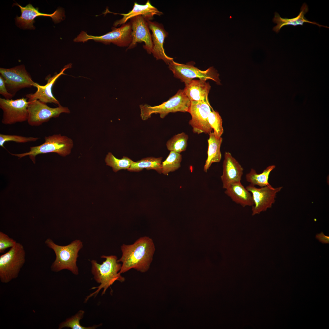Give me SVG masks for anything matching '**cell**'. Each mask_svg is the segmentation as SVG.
<instances>
[{
    "mask_svg": "<svg viewBox=\"0 0 329 329\" xmlns=\"http://www.w3.org/2000/svg\"><path fill=\"white\" fill-rule=\"evenodd\" d=\"M121 249L122 255L117 260L118 262L122 263L120 274L133 268L142 272L149 269L155 250L151 238L146 236L141 237L133 244H123Z\"/></svg>",
    "mask_w": 329,
    "mask_h": 329,
    "instance_id": "obj_1",
    "label": "cell"
},
{
    "mask_svg": "<svg viewBox=\"0 0 329 329\" xmlns=\"http://www.w3.org/2000/svg\"><path fill=\"white\" fill-rule=\"evenodd\" d=\"M101 258L106 259L101 264H98L94 260H92L91 261V273L94 280L99 283L100 285L92 288V289H97L86 297L85 302H87L89 298L94 295L96 296L102 289L103 290L101 295L104 294L108 288L115 281H118L121 282L125 281L124 278L119 273L122 265L117 262V257L116 256L103 255L101 256Z\"/></svg>",
    "mask_w": 329,
    "mask_h": 329,
    "instance_id": "obj_2",
    "label": "cell"
},
{
    "mask_svg": "<svg viewBox=\"0 0 329 329\" xmlns=\"http://www.w3.org/2000/svg\"><path fill=\"white\" fill-rule=\"evenodd\" d=\"M45 243L54 251L56 255L55 259L51 266L52 271L58 272L66 269L74 274H78L76 263L78 253L83 247L82 242L80 240H76L67 245L61 246L56 244L51 239L48 238Z\"/></svg>",
    "mask_w": 329,
    "mask_h": 329,
    "instance_id": "obj_3",
    "label": "cell"
},
{
    "mask_svg": "<svg viewBox=\"0 0 329 329\" xmlns=\"http://www.w3.org/2000/svg\"><path fill=\"white\" fill-rule=\"evenodd\" d=\"M44 142L40 145L30 147L29 151L27 152L19 154L10 153L12 156L17 157L19 159L29 156L34 164L36 162V157L41 154L55 153L59 155L65 157L71 152L73 146V142L71 138L60 134H55L45 136Z\"/></svg>",
    "mask_w": 329,
    "mask_h": 329,
    "instance_id": "obj_4",
    "label": "cell"
},
{
    "mask_svg": "<svg viewBox=\"0 0 329 329\" xmlns=\"http://www.w3.org/2000/svg\"><path fill=\"white\" fill-rule=\"evenodd\" d=\"M190 104L191 101L183 90L180 89L168 101L158 105H140V116L143 120H146L154 114H159L160 117L163 119L170 113L189 112Z\"/></svg>",
    "mask_w": 329,
    "mask_h": 329,
    "instance_id": "obj_5",
    "label": "cell"
},
{
    "mask_svg": "<svg viewBox=\"0 0 329 329\" xmlns=\"http://www.w3.org/2000/svg\"><path fill=\"white\" fill-rule=\"evenodd\" d=\"M26 253L23 245L17 242L0 256V280L6 283L18 277L25 263Z\"/></svg>",
    "mask_w": 329,
    "mask_h": 329,
    "instance_id": "obj_6",
    "label": "cell"
},
{
    "mask_svg": "<svg viewBox=\"0 0 329 329\" xmlns=\"http://www.w3.org/2000/svg\"><path fill=\"white\" fill-rule=\"evenodd\" d=\"M132 31L131 23L129 22L122 24L119 28L112 27L111 31L101 36L89 35L82 31L74 39V41L84 43L92 40L106 44L112 43L119 47H128L132 40Z\"/></svg>",
    "mask_w": 329,
    "mask_h": 329,
    "instance_id": "obj_7",
    "label": "cell"
},
{
    "mask_svg": "<svg viewBox=\"0 0 329 329\" xmlns=\"http://www.w3.org/2000/svg\"><path fill=\"white\" fill-rule=\"evenodd\" d=\"M28 102L27 121L31 126H39L52 118L58 117L62 113H70L68 107L61 105L57 107L52 108L39 100Z\"/></svg>",
    "mask_w": 329,
    "mask_h": 329,
    "instance_id": "obj_8",
    "label": "cell"
},
{
    "mask_svg": "<svg viewBox=\"0 0 329 329\" xmlns=\"http://www.w3.org/2000/svg\"><path fill=\"white\" fill-rule=\"evenodd\" d=\"M0 73L5 80L8 91L13 96L20 89L35 87L37 84L32 80L23 65L9 69L0 68Z\"/></svg>",
    "mask_w": 329,
    "mask_h": 329,
    "instance_id": "obj_9",
    "label": "cell"
},
{
    "mask_svg": "<svg viewBox=\"0 0 329 329\" xmlns=\"http://www.w3.org/2000/svg\"><path fill=\"white\" fill-rule=\"evenodd\" d=\"M168 65L169 68L172 72L174 76L179 79L185 84L194 78L205 80H211L217 83H220L218 74L213 67L203 71L192 64L179 63L175 62L174 60Z\"/></svg>",
    "mask_w": 329,
    "mask_h": 329,
    "instance_id": "obj_10",
    "label": "cell"
},
{
    "mask_svg": "<svg viewBox=\"0 0 329 329\" xmlns=\"http://www.w3.org/2000/svg\"><path fill=\"white\" fill-rule=\"evenodd\" d=\"M29 102L23 97L13 100L0 98V108L3 111L2 124L10 125L27 121Z\"/></svg>",
    "mask_w": 329,
    "mask_h": 329,
    "instance_id": "obj_11",
    "label": "cell"
},
{
    "mask_svg": "<svg viewBox=\"0 0 329 329\" xmlns=\"http://www.w3.org/2000/svg\"><path fill=\"white\" fill-rule=\"evenodd\" d=\"M213 109L210 103L203 101H192L189 112L191 119L189 123L193 129L194 133H202L209 134L212 129L208 120L210 113Z\"/></svg>",
    "mask_w": 329,
    "mask_h": 329,
    "instance_id": "obj_12",
    "label": "cell"
},
{
    "mask_svg": "<svg viewBox=\"0 0 329 329\" xmlns=\"http://www.w3.org/2000/svg\"><path fill=\"white\" fill-rule=\"evenodd\" d=\"M282 187L274 188L271 185L257 188L249 184L246 189L252 194L254 204L252 208V215L259 214L271 207L275 202L276 194Z\"/></svg>",
    "mask_w": 329,
    "mask_h": 329,
    "instance_id": "obj_13",
    "label": "cell"
},
{
    "mask_svg": "<svg viewBox=\"0 0 329 329\" xmlns=\"http://www.w3.org/2000/svg\"><path fill=\"white\" fill-rule=\"evenodd\" d=\"M130 22L131 26L132 40L126 50L133 48L136 46L138 43L143 42L145 45L143 46V48L147 53L151 54L153 44L147 20L142 16L139 15L131 18Z\"/></svg>",
    "mask_w": 329,
    "mask_h": 329,
    "instance_id": "obj_14",
    "label": "cell"
},
{
    "mask_svg": "<svg viewBox=\"0 0 329 329\" xmlns=\"http://www.w3.org/2000/svg\"><path fill=\"white\" fill-rule=\"evenodd\" d=\"M14 4L19 7L21 12L20 16H16V24L19 27L23 29H34L33 23L35 22L34 18L37 16L50 17L55 23L60 22L65 17L64 12L61 9H57L52 14H48L40 12L38 8L34 7L30 4L24 7L17 3Z\"/></svg>",
    "mask_w": 329,
    "mask_h": 329,
    "instance_id": "obj_15",
    "label": "cell"
},
{
    "mask_svg": "<svg viewBox=\"0 0 329 329\" xmlns=\"http://www.w3.org/2000/svg\"><path fill=\"white\" fill-rule=\"evenodd\" d=\"M72 64H69L64 66L58 73L52 76L50 75L47 76L45 79L47 80V83L44 86H41L37 83L35 87L37 90L34 93L29 94L26 95L28 101L39 100L46 104L53 103L60 105L59 101L56 99L52 93V89L53 86L57 79L61 75L65 74L64 72L67 69L71 67Z\"/></svg>",
    "mask_w": 329,
    "mask_h": 329,
    "instance_id": "obj_16",
    "label": "cell"
},
{
    "mask_svg": "<svg viewBox=\"0 0 329 329\" xmlns=\"http://www.w3.org/2000/svg\"><path fill=\"white\" fill-rule=\"evenodd\" d=\"M147 21L149 29L152 32L153 48L152 53L157 60L161 59L168 65L173 58L166 55L163 47L164 39L168 36V33L161 24L150 20Z\"/></svg>",
    "mask_w": 329,
    "mask_h": 329,
    "instance_id": "obj_17",
    "label": "cell"
},
{
    "mask_svg": "<svg viewBox=\"0 0 329 329\" xmlns=\"http://www.w3.org/2000/svg\"><path fill=\"white\" fill-rule=\"evenodd\" d=\"M222 165L223 173L221 178L223 188L225 189L231 184L241 182L243 169L230 153H225Z\"/></svg>",
    "mask_w": 329,
    "mask_h": 329,
    "instance_id": "obj_18",
    "label": "cell"
},
{
    "mask_svg": "<svg viewBox=\"0 0 329 329\" xmlns=\"http://www.w3.org/2000/svg\"><path fill=\"white\" fill-rule=\"evenodd\" d=\"M107 13L119 14L123 16L122 19L114 22L113 25L115 27L126 23L128 19L136 16L141 15L147 20L151 21L154 15L160 16L163 14L162 12L159 11L157 8L152 5L149 0H148L144 5H140L135 2L132 10L127 13H114L110 12L108 9L104 13Z\"/></svg>",
    "mask_w": 329,
    "mask_h": 329,
    "instance_id": "obj_19",
    "label": "cell"
},
{
    "mask_svg": "<svg viewBox=\"0 0 329 329\" xmlns=\"http://www.w3.org/2000/svg\"><path fill=\"white\" fill-rule=\"evenodd\" d=\"M210 88L206 80L193 79L185 83L183 90L190 101H203L209 103L208 95Z\"/></svg>",
    "mask_w": 329,
    "mask_h": 329,
    "instance_id": "obj_20",
    "label": "cell"
},
{
    "mask_svg": "<svg viewBox=\"0 0 329 329\" xmlns=\"http://www.w3.org/2000/svg\"><path fill=\"white\" fill-rule=\"evenodd\" d=\"M309 9L307 4L304 3L302 5L300 11L298 16L294 18L288 19L282 18L279 14L276 12L274 13V16L273 19V22L277 24V25L273 28V30L277 33H278L281 28L285 26L292 25L294 26L298 25H302L304 23H308L316 25L319 27H324L328 28L327 26L320 25L315 22L310 21L307 20L305 17V14L308 11Z\"/></svg>",
    "mask_w": 329,
    "mask_h": 329,
    "instance_id": "obj_21",
    "label": "cell"
},
{
    "mask_svg": "<svg viewBox=\"0 0 329 329\" xmlns=\"http://www.w3.org/2000/svg\"><path fill=\"white\" fill-rule=\"evenodd\" d=\"M225 189V193L235 203L243 207L253 206L252 195L241 182L231 184Z\"/></svg>",
    "mask_w": 329,
    "mask_h": 329,
    "instance_id": "obj_22",
    "label": "cell"
},
{
    "mask_svg": "<svg viewBox=\"0 0 329 329\" xmlns=\"http://www.w3.org/2000/svg\"><path fill=\"white\" fill-rule=\"evenodd\" d=\"M209 135L207 157L203 168V170L206 172L212 163L220 162L222 157L220 149L223 140L222 138L218 136L213 132Z\"/></svg>",
    "mask_w": 329,
    "mask_h": 329,
    "instance_id": "obj_23",
    "label": "cell"
},
{
    "mask_svg": "<svg viewBox=\"0 0 329 329\" xmlns=\"http://www.w3.org/2000/svg\"><path fill=\"white\" fill-rule=\"evenodd\" d=\"M162 159V157H149L143 158L136 162L134 161L127 170L130 172H139L143 169L148 170L153 169L161 174Z\"/></svg>",
    "mask_w": 329,
    "mask_h": 329,
    "instance_id": "obj_24",
    "label": "cell"
},
{
    "mask_svg": "<svg viewBox=\"0 0 329 329\" xmlns=\"http://www.w3.org/2000/svg\"><path fill=\"white\" fill-rule=\"evenodd\" d=\"M275 168L274 165L269 166L260 174H258L254 169L252 168L249 172L246 175V180L250 183V184L254 186L257 185L262 187L270 186L268 182L269 176Z\"/></svg>",
    "mask_w": 329,
    "mask_h": 329,
    "instance_id": "obj_25",
    "label": "cell"
},
{
    "mask_svg": "<svg viewBox=\"0 0 329 329\" xmlns=\"http://www.w3.org/2000/svg\"><path fill=\"white\" fill-rule=\"evenodd\" d=\"M188 138V135L184 132L175 135L167 142V149L180 154L186 150Z\"/></svg>",
    "mask_w": 329,
    "mask_h": 329,
    "instance_id": "obj_26",
    "label": "cell"
},
{
    "mask_svg": "<svg viewBox=\"0 0 329 329\" xmlns=\"http://www.w3.org/2000/svg\"><path fill=\"white\" fill-rule=\"evenodd\" d=\"M182 156L180 153L170 151L166 160L162 163V173L168 175L171 172L178 169L181 167Z\"/></svg>",
    "mask_w": 329,
    "mask_h": 329,
    "instance_id": "obj_27",
    "label": "cell"
},
{
    "mask_svg": "<svg viewBox=\"0 0 329 329\" xmlns=\"http://www.w3.org/2000/svg\"><path fill=\"white\" fill-rule=\"evenodd\" d=\"M105 161L107 165L112 168L113 171L117 172L121 169H128L134 162L131 159L126 156L119 159L114 156L111 152L106 155Z\"/></svg>",
    "mask_w": 329,
    "mask_h": 329,
    "instance_id": "obj_28",
    "label": "cell"
},
{
    "mask_svg": "<svg viewBox=\"0 0 329 329\" xmlns=\"http://www.w3.org/2000/svg\"><path fill=\"white\" fill-rule=\"evenodd\" d=\"M84 314V311L83 310L79 311L74 315L66 319L65 321L60 323L58 329L67 327L72 329H94L101 325V324H100L88 327L82 326L80 324V321L83 318Z\"/></svg>",
    "mask_w": 329,
    "mask_h": 329,
    "instance_id": "obj_29",
    "label": "cell"
},
{
    "mask_svg": "<svg viewBox=\"0 0 329 329\" xmlns=\"http://www.w3.org/2000/svg\"><path fill=\"white\" fill-rule=\"evenodd\" d=\"M208 123L217 136L221 137L224 132L222 119L219 113L213 109L210 113L208 118Z\"/></svg>",
    "mask_w": 329,
    "mask_h": 329,
    "instance_id": "obj_30",
    "label": "cell"
},
{
    "mask_svg": "<svg viewBox=\"0 0 329 329\" xmlns=\"http://www.w3.org/2000/svg\"><path fill=\"white\" fill-rule=\"evenodd\" d=\"M39 138L37 137H26L17 135L0 134V146L5 148L4 144L6 142L13 141L18 143H26L35 142Z\"/></svg>",
    "mask_w": 329,
    "mask_h": 329,
    "instance_id": "obj_31",
    "label": "cell"
},
{
    "mask_svg": "<svg viewBox=\"0 0 329 329\" xmlns=\"http://www.w3.org/2000/svg\"><path fill=\"white\" fill-rule=\"evenodd\" d=\"M17 242L3 232H0V253H4L6 249L14 246Z\"/></svg>",
    "mask_w": 329,
    "mask_h": 329,
    "instance_id": "obj_32",
    "label": "cell"
},
{
    "mask_svg": "<svg viewBox=\"0 0 329 329\" xmlns=\"http://www.w3.org/2000/svg\"><path fill=\"white\" fill-rule=\"evenodd\" d=\"M0 94L7 99H11L13 96L8 91L5 85V80L0 75Z\"/></svg>",
    "mask_w": 329,
    "mask_h": 329,
    "instance_id": "obj_33",
    "label": "cell"
},
{
    "mask_svg": "<svg viewBox=\"0 0 329 329\" xmlns=\"http://www.w3.org/2000/svg\"><path fill=\"white\" fill-rule=\"evenodd\" d=\"M316 238L320 242L323 243H329V236L325 235L323 232L317 234L316 236Z\"/></svg>",
    "mask_w": 329,
    "mask_h": 329,
    "instance_id": "obj_34",
    "label": "cell"
}]
</instances>
